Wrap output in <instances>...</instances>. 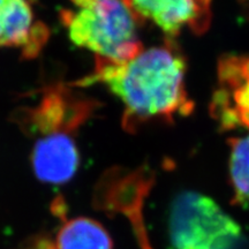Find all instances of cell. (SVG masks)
Here are the masks:
<instances>
[{"instance_id":"1","label":"cell","mask_w":249,"mask_h":249,"mask_svg":"<svg viewBox=\"0 0 249 249\" xmlns=\"http://www.w3.org/2000/svg\"><path fill=\"white\" fill-rule=\"evenodd\" d=\"M90 82H101L123 102L130 129L152 120L172 121L193 110L186 90V61L172 42L119 64H98Z\"/></svg>"},{"instance_id":"2","label":"cell","mask_w":249,"mask_h":249,"mask_svg":"<svg viewBox=\"0 0 249 249\" xmlns=\"http://www.w3.org/2000/svg\"><path fill=\"white\" fill-rule=\"evenodd\" d=\"M62 20L76 46L89 50L98 64H119L142 51L140 18L128 0H71Z\"/></svg>"},{"instance_id":"3","label":"cell","mask_w":249,"mask_h":249,"mask_svg":"<svg viewBox=\"0 0 249 249\" xmlns=\"http://www.w3.org/2000/svg\"><path fill=\"white\" fill-rule=\"evenodd\" d=\"M167 227L174 249H234L241 239L240 225L213 198L196 192L176 196Z\"/></svg>"},{"instance_id":"4","label":"cell","mask_w":249,"mask_h":249,"mask_svg":"<svg viewBox=\"0 0 249 249\" xmlns=\"http://www.w3.org/2000/svg\"><path fill=\"white\" fill-rule=\"evenodd\" d=\"M213 113L224 129L249 130V55H231L219 64Z\"/></svg>"},{"instance_id":"5","label":"cell","mask_w":249,"mask_h":249,"mask_svg":"<svg viewBox=\"0 0 249 249\" xmlns=\"http://www.w3.org/2000/svg\"><path fill=\"white\" fill-rule=\"evenodd\" d=\"M140 20L151 21L165 35L183 30L201 35L211 22V0H128Z\"/></svg>"},{"instance_id":"6","label":"cell","mask_w":249,"mask_h":249,"mask_svg":"<svg viewBox=\"0 0 249 249\" xmlns=\"http://www.w3.org/2000/svg\"><path fill=\"white\" fill-rule=\"evenodd\" d=\"M33 166L42 181L61 185L71 179L79 166V154L73 140L64 134H52L37 142Z\"/></svg>"},{"instance_id":"7","label":"cell","mask_w":249,"mask_h":249,"mask_svg":"<svg viewBox=\"0 0 249 249\" xmlns=\"http://www.w3.org/2000/svg\"><path fill=\"white\" fill-rule=\"evenodd\" d=\"M42 30L35 21L31 0H0V46L30 51L44 39Z\"/></svg>"},{"instance_id":"8","label":"cell","mask_w":249,"mask_h":249,"mask_svg":"<svg viewBox=\"0 0 249 249\" xmlns=\"http://www.w3.org/2000/svg\"><path fill=\"white\" fill-rule=\"evenodd\" d=\"M58 249H112V239L102 224L89 218H75L61 227Z\"/></svg>"},{"instance_id":"9","label":"cell","mask_w":249,"mask_h":249,"mask_svg":"<svg viewBox=\"0 0 249 249\" xmlns=\"http://www.w3.org/2000/svg\"><path fill=\"white\" fill-rule=\"evenodd\" d=\"M230 178L233 200L236 204L249 207V134L230 142Z\"/></svg>"},{"instance_id":"10","label":"cell","mask_w":249,"mask_h":249,"mask_svg":"<svg viewBox=\"0 0 249 249\" xmlns=\"http://www.w3.org/2000/svg\"><path fill=\"white\" fill-rule=\"evenodd\" d=\"M242 4H244L246 11H247V13L249 14V0H242Z\"/></svg>"}]
</instances>
